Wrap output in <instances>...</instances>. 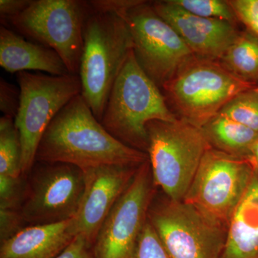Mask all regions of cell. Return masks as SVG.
<instances>
[{"label":"cell","mask_w":258,"mask_h":258,"mask_svg":"<svg viewBox=\"0 0 258 258\" xmlns=\"http://www.w3.org/2000/svg\"><path fill=\"white\" fill-rule=\"evenodd\" d=\"M133 258H171L149 221L142 230Z\"/></svg>","instance_id":"cb8c5ba5"},{"label":"cell","mask_w":258,"mask_h":258,"mask_svg":"<svg viewBox=\"0 0 258 258\" xmlns=\"http://www.w3.org/2000/svg\"><path fill=\"white\" fill-rule=\"evenodd\" d=\"M22 146L15 118H0V175L20 177L21 170Z\"/></svg>","instance_id":"ffe728a7"},{"label":"cell","mask_w":258,"mask_h":258,"mask_svg":"<svg viewBox=\"0 0 258 258\" xmlns=\"http://www.w3.org/2000/svg\"><path fill=\"white\" fill-rule=\"evenodd\" d=\"M26 226L19 210L0 209L1 242L13 237Z\"/></svg>","instance_id":"4316f807"},{"label":"cell","mask_w":258,"mask_h":258,"mask_svg":"<svg viewBox=\"0 0 258 258\" xmlns=\"http://www.w3.org/2000/svg\"><path fill=\"white\" fill-rule=\"evenodd\" d=\"M133 48L132 33L123 17L92 10L83 29L79 76L81 96L100 122L111 88Z\"/></svg>","instance_id":"7a4b0ae2"},{"label":"cell","mask_w":258,"mask_h":258,"mask_svg":"<svg viewBox=\"0 0 258 258\" xmlns=\"http://www.w3.org/2000/svg\"><path fill=\"white\" fill-rule=\"evenodd\" d=\"M122 17L132 33L137 62L153 82L162 88L193 52L152 4L140 1Z\"/></svg>","instance_id":"30bf717a"},{"label":"cell","mask_w":258,"mask_h":258,"mask_svg":"<svg viewBox=\"0 0 258 258\" xmlns=\"http://www.w3.org/2000/svg\"><path fill=\"white\" fill-rule=\"evenodd\" d=\"M257 88H258V79H257Z\"/></svg>","instance_id":"1f68e13d"},{"label":"cell","mask_w":258,"mask_h":258,"mask_svg":"<svg viewBox=\"0 0 258 258\" xmlns=\"http://www.w3.org/2000/svg\"><path fill=\"white\" fill-rule=\"evenodd\" d=\"M257 170L252 155H232L210 148L183 201L222 225L232 214Z\"/></svg>","instance_id":"ba28073f"},{"label":"cell","mask_w":258,"mask_h":258,"mask_svg":"<svg viewBox=\"0 0 258 258\" xmlns=\"http://www.w3.org/2000/svg\"><path fill=\"white\" fill-rule=\"evenodd\" d=\"M149 164L154 183L172 201H183L210 144L203 128L177 119L147 125Z\"/></svg>","instance_id":"5b68a950"},{"label":"cell","mask_w":258,"mask_h":258,"mask_svg":"<svg viewBox=\"0 0 258 258\" xmlns=\"http://www.w3.org/2000/svg\"><path fill=\"white\" fill-rule=\"evenodd\" d=\"M209 142L232 155H251V147L258 139V132L219 113L203 127Z\"/></svg>","instance_id":"ac0fdd59"},{"label":"cell","mask_w":258,"mask_h":258,"mask_svg":"<svg viewBox=\"0 0 258 258\" xmlns=\"http://www.w3.org/2000/svg\"><path fill=\"white\" fill-rule=\"evenodd\" d=\"M0 66L10 74L37 71L55 76L70 74L55 51L27 41L3 25L0 28Z\"/></svg>","instance_id":"2e32d148"},{"label":"cell","mask_w":258,"mask_h":258,"mask_svg":"<svg viewBox=\"0 0 258 258\" xmlns=\"http://www.w3.org/2000/svg\"><path fill=\"white\" fill-rule=\"evenodd\" d=\"M220 258H258V171L230 220Z\"/></svg>","instance_id":"e0dca14e"},{"label":"cell","mask_w":258,"mask_h":258,"mask_svg":"<svg viewBox=\"0 0 258 258\" xmlns=\"http://www.w3.org/2000/svg\"><path fill=\"white\" fill-rule=\"evenodd\" d=\"M176 120L160 88L140 67L132 51L111 88L102 125L122 143L147 152L148 123Z\"/></svg>","instance_id":"3957f363"},{"label":"cell","mask_w":258,"mask_h":258,"mask_svg":"<svg viewBox=\"0 0 258 258\" xmlns=\"http://www.w3.org/2000/svg\"><path fill=\"white\" fill-rule=\"evenodd\" d=\"M26 189V178L0 175V209L20 210Z\"/></svg>","instance_id":"603a6c76"},{"label":"cell","mask_w":258,"mask_h":258,"mask_svg":"<svg viewBox=\"0 0 258 258\" xmlns=\"http://www.w3.org/2000/svg\"><path fill=\"white\" fill-rule=\"evenodd\" d=\"M149 222L171 258H220L226 239L221 225L193 205L172 201L149 212Z\"/></svg>","instance_id":"8fae6325"},{"label":"cell","mask_w":258,"mask_h":258,"mask_svg":"<svg viewBox=\"0 0 258 258\" xmlns=\"http://www.w3.org/2000/svg\"><path fill=\"white\" fill-rule=\"evenodd\" d=\"M257 86L232 74L220 60L194 55L162 88L180 119L203 128L232 98Z\"/></svg>","instance_id":"277c9868"},{"label":"cell","mask_w":258,"mask_h":258,"mask_svg":"<svg viewBox=\"0 0 258 258\" xmlns=\"http://www.w3.org/2000/svg\"><path fill=\"white\" fill-rule=\"evenodd\" d=\"M73 219L29 225L1 242L0 258H56L74 240Z\"/></svg>","instance_id":"9a60e30c"},{"label":"cell","mask_w":258,"mask_h":258,"mask_svg":"<svg viewBox=\"0 0 258 258\" xmlns=\"http://www.w3.org/2000/svg\"><path fill=\"white\" fill-rule=\"evenodd\" d=\"M251 155L253 157L254 161H255L256 166H257V170L258 171V139L254 142L252 147L250 149Z\"/></svg>","instance_id":"4dcf8cb0"},{"label":"cell","mask_w":258,"mask_h":258,"mask_svg":"<svg viewBox=\"0 0 258 258\" xmlns=\"http://www.w3.org/2000/svg\"><path fill=\"white\" fill-rule=\"evenodd\" d=\"M56 258H95L93 247L81 236L74 237L72 242Z\"/></svg>","instance_id":"f1b7e54d"},{"label":"cell","mask_w":258,"mask_h":258,"mask_svg":"<svg viewBox=\"0 0 258 258\" xmlns=\"http://www.w3.org/2000/svg\"><path fill=\"white\" fill-rule=\"evenodd\" d=\"M20 101V91L14 85L0 79V110L3 115L15 118Z\"/></svg>","instance_id":"484cf974"},{"label":"cell","mask_w":258,"mask_h":258,"mask_svg":"<svg viewBox=\"0 0 258 258\" xmlns=\"http://www.w3.org/2000/svg\"><path fill=\"white\" fill-rule=\"evenodd\" d=\"M154 11L184 40L194 55L220 60L240 32L234 23L196 16L171 0L152 3Z\"/></svg>","instance_id":"5bb4252c"},{"label":"cell","mask_w":258,"mask_h":258,"mask_svg":"<svg viewBox=\"0 0 258 258\" xmlns=\"http://www.w3.org/2000/svg\"><path fill=\"white\" fill-rule=\"evenodd\" d=\"M25 178L26 189L19 210L25 225H50L74 218L85 189L83 170L64 163L36 161Z\"/></svg>","instance_id":"9c48e42d"},{"label":"cell","mask_w":258,"mask_h":258,"mask_svg":"<svg viewBox=\"0 0 258 258\" xmlns=\"http://www.w3.org/2000/svg\"><path fill=\"white\" fill-rule=\"evenodd\" d=\"M93 11L100 13H115L122 16L140 1L131 0H95L89 1Z\"/></svg>","instance_id":"83f0119b"},{"label":"cell","mask_w":258,"mask_h":258,"mask_svg":"<svg viewBox=\"0 0 258 258\" xmlns=\"http://www.w3.org/2000/svg\"><path fill=\"white\" fill-rule=\"evenodd\" d=\"M32 0H0L2 20H7L23 13L31 4Z\"/></svg>","instance_id":"f546056e"},{"label":"cell","mask_w":258,"mask_h":258,"mask_svg":"<svg viewBox=\"0 0 258 258\" xmlns=\"http://www.w3.org/2000/svg\"><path fill=\"white\" fill-rule=\"evenodd\" d=\"M232 74L257 84L258 37L252 32H242L220 60Z\"/></svg>","instance_id":"d6986e66"},{"label":"cell","mask_w":258,"mask_h":258,"mask_svg":"<svg viewBox=\"0 0 258 258\" xmlns=\"http://www.w3.org/2000/svg\"><path fill=\"white\" fill-rule=\"evenodd\" d=\"M91 12L89 2L32 0L23 13L5 20L25 36L55 51L69 74L79 76L83 29Z\"/></svg>","instance_id":"52a82bcc"},{"label":"cell","mask_w":258,"mask_h":258,"mask_svg":"<svg viewBox=\"0 0 258 258\" xmlns=\"http://www.w3.org/2000/svg\"><path fill=\"white\" fill-rule=\"evenodd\" d=\"M147 159L144 152L113 137L79 94L47 127L39 144L35 162L64 163L84 171L102 166H138Z\"/></svg>","instance_id":"6da1fadb"},{"label":"cell","mask_w":258,"mask_h":258,"mask_svg":"<svg viewBox=\"0 0 258 258\" xmlns=\"http://www.w3.org/2000/svg\"><path fill=\"white\" fill-rule=\"evenodd\" d=\"M140 165L102 166L83 171L84 191L73 218L75 235L81 236L93 247L103 222Z\"/></svg>","instance_id":"4fadbf2b"},{"label":"cell","mask_w":258,"mask_h":258,"mask_svg":"<svg viewBox=\"0 0 258 258\" xmlns=\"http://www.w3.org/2000/svg\"><path fill=\"white\" fill-rule=\"evenodd\" d=\"M220 113L258 132L257 86L236 96Z\"/></svg>","instance_id":"44dd1931"},{"label":"cell","mask_w":258,"mask_h":258,"mask_svg":"<svg viewBox=\"0 0 258 258\" xmlns=\"http://www.w3.org/2000/svg\"><path fill=\"white\" fill-rule=\"evenodd\" d=\"M20 106L15 123L22 146L23 176L35 163L40 141L54 118L73 98L81 94L79 76H47L23 71L17 74Z\"/></svg>","instance_id":"8992f818"},{"label":"cell","mask_w":258,"mask_h":258,"mask_svg":"<svg viewBox=\"0 0 258 258\" xmlns=\"http://www.w3.org/2000/svg\"><path fill=\"white\" fill-rule=\"evenodd\" d=\"M173 4L196 16L225 20L235 23L237 20L229 2L221 0H171Z\"/></svg>","instance_id":"7402d4cb"},{"label":"cell","mask_w":258,"mask_h":258,"mask_svg":"<svg viewBox=\"0 0 258 258\" xmlns=\"http://www.w3.org/2000/svg\"><path fill=\"white\" fill-rule=\"evenodd\" d=\"M150 164H141L103 222L93 247L95 258H133L152 195Z\"/></svg>","instance_id":"7c38bea8"},{"label":"cell","mask_w":258,"mask_h":258,"mask_svg":"<svg viewBox=\"0 0 258 258\" xmlns=\"http://www.w3.org/2000/svg\"><path fill=\"white\" fill-rule=\"evenodd\" d=\"M235 11L237 20L258 37V0L228 1Z\"/></svg>","instance_id":"d4e9b609"}]
</instances>
